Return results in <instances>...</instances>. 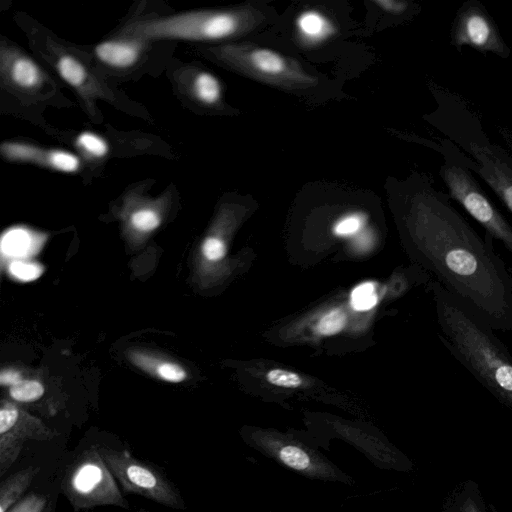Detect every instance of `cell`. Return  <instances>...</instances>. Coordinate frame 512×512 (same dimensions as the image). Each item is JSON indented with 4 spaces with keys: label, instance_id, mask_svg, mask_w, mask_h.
<instances>
[{
    "label": "cell",
    "instance_id": "obj_1",
    "mask_svg": "<svg viewBox=\"0 0 512 512\" xmlns=\"http://www.w3.org/2000/svg\"><path fill=\"white\" fill-rule=\"evenodd\" d=\"M419 256L449 293L494 331H512V270L494 239L471 226L448 194L423 182L410 198Z\"/></svg>",
    "mask_w": 512,
    "mask_h": 512
},
{
    "label": "cell",
    "instance_id": "obj_2",
    "mask_svg": "<svg viewBox=\"0 0 512 512\" xmlns=\"http://www.w3.org/2000/svg\"><path fill=\"white\" fill-rule=\"evenodd\" d=\"M440 340L452 356L502 404L512 409V356L494 330L472 308L431 284Z\"/></svg>",
    "mask_w": 512,
    "mask_h": 512
},
{
    "label": "cell",
    "instance_id": "obj_3",
    "mask_svg": "<svg viewBox=\"0 0 512 512\" xmlns=\"http://www.w3.org/2000/svg\"><path fill=\"white\" fill-rule=\"evenodd\" d=\"M255 17L248 10H191L138 19L123 25L116 36L155 40L213 41L232 37L248 28Z\"/></svg>",
    "mask_w": 512,
    "mask_h": 512
},
{
    "label": "cell",
    "instance_id": "obj_4",
    "mask_svg": "<svg viewBox=\"0 0 512 512\" xmlns=\"http://www.w3.org/2000/svg\"><path fill=\"white\" fill-rule=\"evenodd\" d=\"M444 163L440 176L455 200L485 230L500 241L512 255V225L490 201L471 171L458 158V147L448 139L441 140L439 149Z\"/></svg>",
    "mask_w": 512,
    "mask_h": 512
},
{
    "label": "cell",
    "instance_id": "obj_5",
    "mask_svg": "<svg viewBox=\"0 0 512 512\" xmlns=\"http://www.w3.org/2000/svg\"><path fill=\"white\" fill-rule=\"evenodd\" d=\"M498 131L507 149L492 143L481 126L455 145L461 163L478 174L512 214V131L507 128Z\"/></svg>",
    "mask_w": 512,
    "mask_h": 512
},
{
    "label": "cell",
    "instance_id": "obj_6",
    "mask_svg": "<svg viewBox=\"0 0 512 512\" xmlns=\"http://www.w3.org/2000/svg\"><path fill=\"white\" fill-rule=\"evenodd\" d=\"M63 490L76 509L102 505L128 507L97 446L84 450L75 460L64 478Z\"/></svg>",
    "mask_w": 512,
    "mask_h": 512
},
{
    "label": "cell",
    "instance_id": "obj_7",
    "mask_svg": "<svg viewBox=\"0 0 512 512\" xmlns=\"http://www.w3.org/2000/svg\"><path fill=\"white\" fill-rule=\"evenodd\" d=\"M208 52L224 64L276 85L301 87L315 82L291 59L267 48L227 44L210 48Z\"/></svg>",
    "mask_w": 512,
    "mask_h": 512
},
{
    "label": "cell",
    "instance_id": "obj_8",
    "mask_svg": "<svg viewBox=\"0 0 512 512\" xmlns=\"http://www.w3.org/2000/svg\"><path fill=\"white\" fill-rule=\"evenodd\" d=\"M103 460L126 492L136 493L171 508H183L173 485L154 467L140 462L126 451L97 446Z\"/></svg>",
    "mask_w": 512,
    "mask_h": 512
},
{
    "label": "cell",
    "instance_id": "obj_9",
    "mask_svg": "<svg viewBox=\"0 0 512 512\" xmlns=\"http://www.w3.org/2000/svg\"><path fill=\"white\" fill-rule=\"evenodd\" d=\"M450 43L457 50L467 46L501 58L511 54L496 22L478 0H468L458 9L450 29Z\"/></svg>",
    "mask_w": 512,
    "mask_h": 512
},
{
    "label": "cell",
    "instance_id": "obj_10",
    "mask_svg": "<svg viewBox=\"0 0 512 512\" xmlns=\"http://www.w3.org/2000/svg\"><path fill=\"white\" fill-rule=\"evenodd\" d=\"M48 59L58 75L77 93L90 115L96 114L97 100H113L109 87L101 81L83 58L72 50L55 42L47 41Z\"/></svg>",
    "mask_w": 512,
    "mask_h": 512
},
{
    "label": "cell",
    "instance_id": "obj_11",
    "mask_svg": "<svg viewBox=\"0 0 512 512\" xmlns=\"http://www.w3.org/2000/svg\"><path fill=\"white\" fill-rule=\"evenodd\" d=\"M49 77L27 53L6 40L0 43V83L2 89L21 99H39Z\"/></svg>",
    "mask_w": 512,
    "mask_h": 512
},
{
    "label": "cell",
    "instance_id": "obj_12",
    "mask_svg": "<svg viewBox=\"0 0 512 512\" xmlns=\"http://www.w3.org/2000/svg\"><path fill=\"white\" fill-rule=\"evenodd\" d=\"M54 433L32 419L25 418L16 406L5 403L0 410V475L18 458L27 440H49Z\"/></svg>",
    "mask_w": 512,
    "mask_h": 512
},
{
    "label": "cell",
    "instance_id": "obj_13",
    "mask_svg": "<svg viewBox=\"0 0 512 512\" xmlns=\"http://www.w3.org/2000/svg\"><path fill=\"white\" fill-rule=\"evenodd\" d=\"M0 154L9 162L32 164L62 173H76L81 168V159L72 152L28 142L4 141L0 145Z\"/></svg>",
    "mask_w": 512,
    "mask_h": 512
},
{
    "label": "cell",
    "instance_id": "obj_14",
    "mask_svg": "<svg viewBox=\"0 0 512 512\" xmlns=\"http://www.w3.org/2000/svg\"><path fill=\"white\" fill-rule=\"evenodd\" d=\"M175 81L179 91L195 104L214 107L221 102V84L209 71L185 66L175 73Z\"/></svg>",
    "mask_w": 512,
    "mask_h": 512
},
{
    "label": "cell",
    "instance_id": "obj_15",
    "mask_svg": "<svg viewBox=\"0 0 512 512\" xmlns=\"http://www.w3.org/2000/svg\"><path fill=\"white\" fill-rule=\"evenodd\" d=\"M149 43L139 37L116 36L98 43L94 54L99 62L109 68L127 70L141 60Z\"/></svg>",
    "mask_w": 512,
    "mask_h": 512
},
{
    "label": "cell",
    "instance_id": "obj_16",
    "mask_svg": "<svg viewBox=\"0 0 512 512\" xmlns=\"http://www.w3.org/2000/svg\"><path fill=\"white\" fill-rule=\"evenodd\" d=\"M123 197V210L129 225L139 232H151L161 223V207L166 196L148 198L139 191V186L132 187Z\"/></svg>",
    "mask_w": 512,
    "mask_h": 512
},
{
    "label": "cell",
    "instance_id": "obj_17",
    "mask_svg": "<svg viewBox=\"0 0 512 512\" xmlns=\"http://www.w3.org/2000/svg\"><path fill=\"white\" fill-rule=\"evenodd\" d=\"M444 512H486L477 483L468 480L458 486L445 503Z\"/></svg>",
    "mask_w": 512,
    "mask_h": 512
},
{
    "label": "cell",
    "instance_id": "obj_18",
    "mask_svg": "<svg viewBox=\"0 0 512 512\" xmlns=\"http://www.w3.org/2000/svg\"><path fill=\"white\" fill-rule=\"evenodd\" d=\"M38 471V468L30 466L12 474L2 482L0 486V512H7L19 501Z\"/></svg>",
    "mask_w": 512,
    "mask_h": 512
},
{
    "label": "cell",
    "instance_id": "obj_19",
    "mask_svg": "<svg viewBox=\"0 0 512 512\" xmlns=\"http://www.w3.org/2000/svg\"><path fill=\"white\" fill-rule=\"evenodd\" d=\"M296 26L300 35L312 43L323 41L335 32L332 22L315 10L302 12L296 20Z\"/></svg>",
    "mask_w": 512,
    "mask_h": 512
},
{
    "label": "cell",
    "instance_id": "obj_20",
    "mask_svg": "<svg viewBox=\"0 0 512 512\" xmlns=\"http://www.w3.org/2000/svg\"><path fill=\"white\" fill-rule=\"evenodd\" d=\"M34 246L32 233L23 228H13L2 235V253L11 257H25Z\"/></svg>",
    "mask_w": 512,
    "mask_h": 512
},
{
    "label": "cell",
    "instance_id": "obj_21",
    "mask_svg": "<svg viewBox=\"0 0 512 512\" xmlns=\"http://www.w3.org/2000/svg\"><path fill=\"white\" fill-rule=\"evenodd\" d=\"M275 452L279 460L292 469L303 472L313 470L310 455L298 446L281 444L276 446Z\"/></svg>",
    "mask_w": 512,
    "mask_h": 512
},
{
    "label": "cell",
    "instance_id": "obj_22",
    "mask_svg": "<svg viewBox=\"0 0 512 512\" xmlns=\"http://www.w3.org/2000/svg\"><path fill=\"white\" fill-rule=\"evenodd\" d=\"M75 147L88 160H101L109 150L104 138L92 132L79 134L75 140Z\"/></svg>",
    "mask_w": 512,
    "mask_h": 512
},
{
    "label": "cell",
    "instance_id": "obj_23",
    "mask_svg": "<svg viewBox=\"0 0 512 512\" xmlns=\"http://www.w3.org/2000/svg\"><path fill=\"white\" fill-rule=\"evenodd\" d=\"M378 301L375 285L364 282L356 286L350 295V304L356 311H367L373 308Z\"/></svg>",
    "mask_w": 512,
    "mask_h": 512
},
{
    "label": "cell",
    "instance_id": "obj_24",
    "mask_svg": "<svg viewBox=\"0 0 512 512\" xmlns=\"http://www.w3.org/2000/svg\"><path fill=\"white\" fill-rule=\"evenodd\" d=\"M347 317L343 310L336 308L330 310L319 320L317 332L329 336L340 332L346 325Z\"/></svg>",
    "mask_w": 512,
    "mask_h": 512
},
{
    "label": "cell",
    "instance_id": "obj_25",
    "mask_svg": "<svg viewBox=\"0 0 512 512\" xmlns=\"http://www.w3.org/2000/svg\"><path fill=\"white\" fill-rule=\"evenodd\" d=\"M44 393V388L37 381L21 380L11 386L10 394L17 401L31 402L39 399Z\"/></svg>",
    "mask_w": 512,
    "mask_h": 512
},
{
    "label": "cell",
    "instance_id": "obj_26",
    "mask_svg": "<svg viewBox=\"0 0 512 512\" xmlns=\"http://www.w3.org/2000/svg\"><path fill=\"white\" fill-rule=\"evenodd\" d=\"M266 379L270 384L283 388H298L303 384V379L299 374L279 368L269 370Z\"/></svg>",
    "mask_w": 512,
    "mask_h": 512
},
{
    "label": "cell",
    "instance_id": "obj_27",
    "mask_svg": "<svg viewBox=\"0 0 512 512\" xmlns=\"http://www.w3.org/2000/svg\"><path fill=\"white\" fill-rule=\"evenodd\" d=\"M364 222L365 218L362 214L352 213L339 219L333 227V232L337 236H351L361 229Z\"/></svg>",
    "mask_w": 512,
    "mask_h": 512
},
{
    "label": "cell",
    "instance_id": "obj_28",
    "mask_svg": "<svg viewBox=\"0 0 512 512\" xmlns=\"http://www.w3.org/2000/svg\"><path fill=\"white\" fill-rule=\"evenodd\" d=\"M9 272L21 281H32L42 274L43 267L34 262L16 260L9 265Z\"/></svg>",
    "mask_w": 512,
    "mask_h": 512
},
{
    "label": "cell",
    "instance_id": "obj_29",
    "mask_svg": "<svg viewBox=\"0 0 512 512\" xmlns=\"http://www.w3.org/2000/svg\"><path fill=\"white\" fill-rule=\"evenodd\" d=\"M47 498L44 495L32 493L19 500L7 512H44Z\"/></svg>",
    "mask_w": 512,
    "mask_h": 512
},
{
    "label": "cell",
    "instance_id": "obj_30",
    "mask_svg": "<svg viewBox=\"0 0 512 512\" xmlns=\"http://www.w3.org/2000/svg\"><path fill=\"white\" fill-rule=\"evenodd\" d=\"M202 252L208 260L217 261L224 257L226 247L221 239L208 237L202 245Z\"/></svg>",
    "mask_w": 512,
    "mask_h": 512
},
{
    "label": "cell",
    "instance_id": "obj_31",
    "mask_svg": "<svg viewBox=\"0 0 512 512\" xmlns=\"http://www.w3.org/2000/svg\"><path fill=\"white\" fill-rule=\"evenodd\" d=\"M158 375L165 381L177 383L186 378V372L173 363H162L157 368Z\"/></svg>",
    "mask_w": 512,
    "mask_h": 512
},
{
    "label": "cell",
    "instance_id": "obj_32",
    "mask_svg": "<svg viewBox=\"0 0 512 512\" xmlns=\"http://www.w3.org/2000/svg\"><path fill=\"white\" fill-rule=\"evenodd\" d=\"M381 10L392 15H402L410 9V4L399 0H374Z\"/></svg>",
    "mask_w": 512,
    "mask_h": 512
},
{
    "label": "cell",
    "instance_id": "obj_33",
    "mask_svg": "<svg viewBox=\"0 0 512 512\" xmlns=\"http://www.w3.org/2000/svg\"><path fill=\"white\" fill-rule=\"evenodd\" d=\"M21 381V375L14 370H3L0 375V382L2 385H15Z\"/></svg>",
    "mask_w": 512,
    "mask_h": 512
},
{
    "label": "cell",
    "instance_id": "obj_34",
    "mask_svg": "<svg viewBox=\"0 0 512 512\" xmlns=\"http://www.w3.org/2000/svg\"><path fill=\"white\" fill-rule=\"evenodd\" d=\"M45 512H53L52 507H49L48 509H46V511H45Z\"/></svg>",
    "mask_w": 512,
    "mask_h": 512
}]
</instances>
